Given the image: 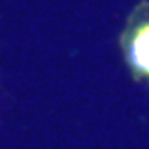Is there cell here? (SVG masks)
Segmentation results:
<instances>
[{
    "label": "cell",
    "instance_id": "1",
    "mask_svg": "<svg viewBox=\"0 0 149 149\" xmlns=\"http://www.w3.org/2000/svg\"><path fill=\"white\" fill-rule=\"evenodd\" d=\"M124 50L134 73L149 78V17L133 23L126 35Z\"/></svg>",
    "mask_w": 149,
    "mask_h": 149
}]
</instances>
